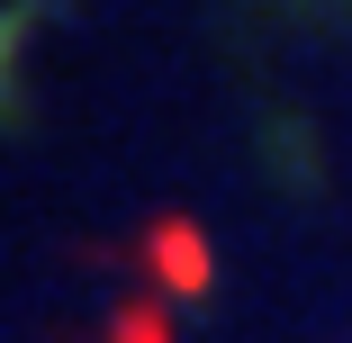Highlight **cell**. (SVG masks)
Instances as JSON below:
<instances>
[{
    "label": "cell",
    "mask_w": 352,
    "mask_h": 343,
    "mask_svg": "<svg viewBox=\"0 0 352 343\" xmlns=\"http://www.w3.org/2000/svg\"><path fill=\"white\" fill-rule=\"evenodd\" d=\"M109 343H172V325H163L154 298H126V307L109 316Z\"/></svg>",
    "instance_id": "7a4b0ae2"
},
{
    "label": "cell",
    "mask_w": 352,
    "mask_h": 343,
    "mask_svg": "<svg viewBox=\"0 0 352 343\" xmlns=\"http://www.w3.org/2000/svg\"><path fill=\"white\" fill-rule=\"evenodd\" d=\"M145 262H154V280L172 289V298H208V235L190 226V217H163L154 235H145Z\"/></svg>",
    "instance_id": "6da1fadb"
},
{
    "label": "cell",
    "mask_w": 352,
    "mask_h": 343,
    "mask_svg": "<svg viewBox=\"0 0 352 343\" xmlns=\"http://www.w3.org/2000/svg\"><path fill=\"white\" fill-rule=\"evenodd\" d=\"M36 19H45L36 0H19V10H0V91H10V54H19V36H28Z\"/></svg>",
    "instance_id": "3957f363"
}]
</instances>
